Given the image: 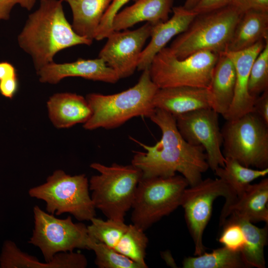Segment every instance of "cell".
<instances>
[{
	"label": "cell",
	"mask_w": 268,
	"mask_h": 268,
	"mask_svg": "<svg viewBox=\"0 0 268 268\" xmlns=\"http://www.w3.org/2000/svg\"><path fill=\"white\" fill-rule=\"evenodd\" d=\"M153 104L155 108L164 110L174 117L199 109L211 108L208 88L192 86L159 88Z\"/></svg>",
	"instance_id": "16"
},
{
	"label": "cell",
	"mask_w": 268,
	"mask_h": 268,
	"mask_svg": "<svg viewBox=\"0 0 268 268\" xmlns=\"http://www.w3.org/2000/svg\"><path fill=\"white\" fill-rule=\"evenodd\" d=\"M226 121L221 129L224 157L247 167L268 168V125L253 112Z\"/></svg>",
	"instance_id": "9"
},
{
	"label": "cell",
	"mask_w": 268,
	"mask_h": 268,
	"mask_svg": "<svg viewBox=\"0 0 268 268\" xmlns=\"http://www.w3.org/2000/svg\"><path fill=\"white\" fill-rule=\"evenodd\" d=\"M200 0H186L184 5L185 8L189 10H192L197 4Z\"/></svg>",
	"instance_id": "41"
},
{
	"label": "cell",
	"mask_w": 268,
	"mask_h": 268,
	"mask_svg": "<svg viewBox=\"0 0 268 268\" xmlns=\"http://www.w3.org/2000/svg\"><path fill=\"white\" fill-rule=\"evenodd\" d=\"M189 184L182 175L142 177L136 187L132 208L133 224L145 231L181 206Z\"/></svg>",
	"instance_id": "7"
},
{
	"label": "cell",
	"mask_w": 268,
	"mask_h": 268,
	"mask_svg": "<svg viewBox=\"0 0 268 268\" xmlns=\"http://www.w3.org/2000/svg\"><path fill=\"white\" fill-rule=\"evenodd\" d=\"M245 10L235 3L198 14L188 28L169 48L179 59L199 52H225L236 26Z\"/></svg>",
	"instance_id": "4"
},
{
	"label": "cell",
	"mask_w": 268,
	"mask_h": 268,
	"mask_svg": "<svg viewBox=\"0 0 268 268\" xmlns=\"http://www.w3.org/2000/svg\"><path fill=\"white\" fill-rule=\"evenodd\" d=\"M87 226L88 236L93 240L114 248L128 229L124 221L93 217Z\"/></svg>",
	"instance_id": "29"
},
{
	"label": "cell",
	"mask_w": 268,
	"mask_h": 268,
	"mask_svg": "<svg viewBox=\"0 0 268 268\" xmlns=\"http://www.w3.org/2000/svg\"><path fill=\"white\" fill-rule=\"evenodd\" d=\"M17 75L0 80V93L3 96L12 99L18 89Z\"/></svg>",
	"instance_id": "36"
},
{
	"label": "cell",
	"mask_w": 268,
	"mask_h": 268,
	"mask_svg": "<svg viewBox=\"0 0 268 268\" xmlns=\"http://www.w3.org/2000/svg\"><path fill=\"white\" fill-rule=\"evenodd\" d=\"M88 249L95 253V264L99 268H143L114 248L90 238Z\"/></svg>",
	"instance_id": "30"
},
{
	"label": "cell",
	"mask_w": 268,
	"mask_h": 268,
	"mask_svg": "<svg viewBox=\"0 0 268 268\" xmlns=\"http://www.w3.org/2000/svg\"><path fill=\"white\" fill-rule=\"evenodd\" d=\"M222 225L223 229L218 238L219 242L232 251L240 252L246 243L245 235L240 225L235 220L228 217Z\"/></svg>",
	"instance_id": "32"
},
{
	"label": "cell",
	"mask_w": 268,
	"mask_h": 268,
	"mask_svg": "<svg viewBox=\"0 0 268 268\" xmlns=\"http://www.w3.org/2000/svg\"><path fill=\"white\" fill-rule=\"evenodd\" d=\"M130 0H113L105 12L97 28L94 39L101 40L113 32L112 24L115 15Z\"/></svg>",
	"instance_id": "33"
},
{
	"label": "cell",
	"mask_w": 268,
	"mask_h": 268,
	"mask_svg": "<svg viewBox=\"0 0 268 268\" xmlns=\"http://www.w3.org/2000/svg\"><path fill=\"white\" fill-rule=\"evenodd\" d=\"M92 42L74 32L61 0H40L17 36L19 47L30 56L36 71L53 62L61 51L79 45L90 46Z\"/></svg>",
	"instance_id": "2"
},
{
	"label": "cell",
	"mask_w": 268,
	"mask_h": 268,
	"mask_svg": "<svg viewBox=\"0 0 268 268\" xmlns=\"http://www.w3.org/2000/svg\"><path fill=\"white\" fill-rule=\"evenodd\" d=\"M36 71L41 82L50 84H57L68 77H79L109 83H115L120 79L117 73L99 57L79 59L64 63L53 62Z\"/></svg>",
	"instance_id": "15"
},
{
	"label": "cell",
	"mask_w": 268,
	"mask_h": 268,
	"mask_svg": "<svg viewBox=\"0 0 268 268\" xmlns=\"http://www.w3.org/2000/svg\"><path fill=\"white\" fill-rule=\"evenodd\" d=\"M268 42V40H261L242 50L224 52L233 62L236 70L233 99L229 110L223 116L226 120L236 119L252 112L256 98L252 97L248 91L251 68L255 59Z\"/></svg>",
	"instance_id": "14"
},
{
	"label": "cell",
	"mask_w": 268,
	"mask_h": 268,
	"mask_svg": "<svg viewBox=\"0 0 268 268\" xmlns=\"http://www.w3.org/2000/svg\"><path fill=\"white\" fill-rule=\"evenodd\" d=\"M268 40V12L248 9L237 23L226 51L242 50Z\"/></svg>",
	"instance_id": "23"
},
{
	"label": "cell",
	"mask_w": 268,
	"mask_h": 268,
	"mask_svg": "<svg viewBox=\"0 0 268 268\" xmlns=\"http://www.w3.org/2000/svg\"><path fill=\"white\" fill-rule=\"evenodd\" d=\"M89 191L85 174L71 176L57 170L45 183L31 188L28 194L31 198L44 201L48 213L57 215L69 213L82 221H90L96 216Z\"/></svg>",
	"instance_id": "6"
},
{
	"label": "cell",
	"mask_w": 268,
	"mask_h": 268,
	"mask_svg": "<svg viewBox=\"0 0 268 268\" xmlns=\"http://www.w3.org/2000/svg\"><path fill=\"white\" fill-rule=\"evenodd\" d=\"M248 88L254 98L268 89V42L252 64Z\"/></svg>",
	"instance_id": "31"
},
{
	"label": "cell",
	"mask_w": 268,
	"mask_h": 268,
	"mask_svg": "<svg viewBox=\"0 0 268 268\" xmlns=\"http://www.w3.org/2000/svg\"><path fill=\"white\" fill-rule=\"evenodd\" d=\"M36 0H20L19 5L27 10H31L34 6Z\"/></svg>",
	"instance_id": "40"
},
{
	"label": "cell",
	"mask_w": 268,
	"mask_h": 268,
	"mask_svg": "<svg viewBox=\"0 0 268 268\" xmlns=\"http://www.w3.org/2000/svg\"><path fill=\"white\" fill-rule=\"evenodd\" d=\"M47 107L51 122L60 129L84 124L92 115L86 98L76 93L55 94L47 101Z\"/></svg>",
	"instance_id": "21"
},
{
	"label": "cell",
	"mask_w": 268,
	"mask_h": 268,
	"mask_svg": "<svg viewBox=\"0 0 268 268\" xmlns=\"http://www.w3.org/2000/svg\"><path fill=\"white\" fill-rule=\"evenodd\" d=\"M69 5L71 26L78 35L93 40L101 20L113 0H61Z\"/></svg>",
	"instance_id": "24"
},
{
	"label": "cell",
	"mask_w": 268,
	"mask_h": 268,
	"mask_svg": "<svg viewBox=\"0 0 268 268\" xmlns=\"http://www.w3.org/2000/svg\"><path fill=\"white\" fill-rule=\"evenodd\" d=\"M234 0H200L192 10L200 14L218 9L233 3Z\"/></svg>",
	"instance_id": "35"
},
{
	"label": "cell",
	"mask_w": 268,
	"mask_h": 268,
	"mask_svg": "<svg viewBox=\"0 0 268 268\" xmlns=\"http://www.w3.org/2000/svg\"><path fill=\"white\" fill-rule=\"evenodd\" d=\"M34 227L28 243L39 248L45 262H50L59 253L75 249H88L90 237L87 226L74 223L70 216L56 217L38 205L33 207Z\"/></svg>",
	"instance_id": "10"
},
{
	"label": "cell",
	"mask_w": 268,
	"mask_h": 268,
	"mask_svg": "<svg viewBox=\"0 0 268 268\" xmlns=\"http://www.w3.org/2000/svg\"><path fill=\"white\" fill-rule=\"evenodd\" d=\"M172 16L165 22L153 25L151 40L141 53L137 69L149 68L154 56L175 36L184 32L198 14L184 6L173 7Z\"/></svg>",
	"instance_id": "17"
},
{
	"label": "cell",
	"mask_w": 268,
	"mask_h": 268,
	"mask_svg": "<svg viewBox=\"0 0 268 268\" xmlns=\"http://www.w3.org/2000/svg\"><path fill=\"white\" fill-rule=\"evenodd\" d=\"M223 167H218L214 171L218 178L223 180L237 196H240L251 183L268 173V168L263 169H253L243 166L237 160L225 158Z\"/></svg>",
	"instance_id": "26"
},
{
	"label": "cell",
	"mask_w": 268,
	"mask_h": 268,
	"mask_svg": "<svg viewBox=\"0 0 268 268\" xmlns=\"http://www.w3.org/2000/svg\"><path fill=\"white\" fill-rule=\"evenodd\" d=\"M153 25L146 22L130 30L114 31L100 50L98 57L118 74L120 79L132 75L137 69L144 45L150 37Z\"/></svg>",
	"instance_id": "13"
},
{
	"label": "cell",
	"mask_w": 268,
	"mask_h": 268,
	"mask_svg": "<svg viewBox=\"0 0 268 268\" xmlns=\"http://www.w3.org/2000/svg\"><path fill=\"white\" fill-rule=\"evenodd\" d=\"M219 197L225 200L222 210L237 199L229 186L218 178L202 180L196 185L187 187L183 193L181 206L184 209L186 223L194 242L195 256L205 252L203 232L211 215L213 203Z\"/></svg>",
	"instance_id": "11"
},
{
	"label": "cell",
	"mask_w": 268,
	"mask_h": 268,
	"mask_svg": "<svg viewBox=\"0 0 268 268\" xmlns=\"http://www.w3.org/2000/svg\"><path fill=\"white\" fill-rule=\"evenodd\" d=\"M158 89L147 68L142 71L137 83L127 90L109 95L87 94L86 99L92 115L83 128L87 130L112 129L134 117L149 118L155 109L153 100Z\"/></svg>",
	"instance_id": "3"
},
{
	"label": "cell",
	"mask_w": 268,
	"mask_h": 268,
	"mask_svg": "<svg viewBox=\"0 0 268 268\" xmlns=\"http://www.w3.org/2000/svg\"><path fill=\"white\" fill-rule=\"evenodd\" d=\"M219 54L208 51L178 59L169 47L161 50L149 67L153 82L159 88L192 86L208 88Z\"/></svg>",
	"instance_id": "8"
},
{
	"label": "cell",
	"mask_w": 268,
	"mask_h": 268,
	"mask_svg": "<svg viewBox=\"0 0 268 268\" xmlns=\"http://www.w3.org/2000/svg\"><path fill=\"white\" fill-rule=\"evenodd\" d=\"M228 217L236 221L242 228L246 243L240 253L248 267L266 268L264 248L267 243L268 224L259 228L247 219L232 215Z\"/></svg>",
	"instance_id": "25"
},
{
	"label": "cell",
	"mask_w": 268,
	"mask_h": 268,
	"mask_svg": "<svg viewBox=\"0 0 268 268\" xmlns=\"http://www.w3.org/2000/svg\"><path fill=\"white\" fill-rule=\"evenodd\" d=\"M173 2L174 0H136L115 15L112 30H126L142 21L153 25L165 22L169 19Z\"/></svg>",
	"instance_id": "20"
},
{
	"label": "cell",
	"mask_w": 268,
	"mask_h": 268,
	"mask_svg": "<svg viewBox=\"0 0 268 268\" xmlns=\"http://www.w3.org/2000/svg\"><path fill=\"white\" fill-rule=\"evenodd\" d=\"M218 115L212 108H205L175 117L182 137L190 144L203 148L213 171L223 167L225 161L221 149L223 139Z\"/></svg>",
	"instance_id": "12"
},
{
	"label": "cell",
	"mask_w": 268,
	"mask_h": 268,
	"mask_svg": "<svg viewBox=\"0 0 268 268\" xmlns=\"http://www.w3.org/2000/svg\"><path fill=\"white\" fill-rule=\"evenodd\" d=\"M90 166L99 173L92 176L89 181L94 207L108 219L124 221L142 177L141 171L132 164L106 166L94 162Z\"/></svg>",
	"instance_id": "5"
},
{
	"label": "cell",
	"mask_w": 268,
	"mask_h": 268,
	"mask_svg": "<svg viewBox=\"0 0 268 268\" xmlns=\"http://www.w3.org/2000/svg\"><path fill=\"white\" fill-rule=\"evenodd\" d=\"M20 2V0H0V21L9 19L12 8Z\"/></svg>",
	"instance_id": "38"
},
{
	"label": "cell",
	"mask_w": 268,
	"mask_h": 268,
	"mask_svg": "<svg viewBox=\"0 0 268 268\" xmlns=\"http://www.w3.org/2000/svg\"><path fill=\"white\" fill-rule=\"evenodd\" d=\"M235 3L245 11L248 9H255L268 12V0H234Z\"/></svg>",
	"instance_id": "37"
},
{
	"label": "cell",
	"mask_w": 268,
	"mask_h": 268,
	"mask_svg": "<svg viewBox=\"0 0 268 268\" xmlns=\"http://www.w3.org/2000/svg\"><path fill=\"white\" fill-rule=\"evenodd\" d=\"M252 112L268 125V89L255 99Z\"/></svg>",
	"instance_id": "34"
},
{
	"label": "cell",
	"mask_w": 268,
	"mask_h": 268,
	"mask_svg": "<svg viewBox=\"0 0 268 268\" xmlns=\"http://www.w3.org/2000/svg\"><path fill=\"white\" fill-rule=\"evenodd\" d=\"M235 82L236 70L233 62L224 52L219 54L208 89L211 108L223 116L232 102Z\"/></svg>",
	"instance_id": "22"
},
{
	"label": "cell",
	"mask_w": 268,
	"mask_h": 268,
	"mask_svg": "<svg viewBox=\"0 0 268 268\" xmlns=\"http://www.w3.org/2000/svg\"><path fill=\"white\" fill-rule=\"evenodd\" d=\"M184 268H246L240 252L232 251L224 246L205 252L195 257H188L182 262Z\"/></svg>",
	"instance_id": "27"
},
{
	"label": "cell",
	"mask_w": 268,
	"mask_h": 268,
	"mask_svg": "<svg viewBox=\"0 0 268 268\" xmlns=\"http://www.w3.org/2000/svg\"><path fill=\"white\" fill-rule=\"evenodd\" d=\"M148 239L144 231L134 225H129L125 233L114 248L143 268H147L145 261Z\"/></svg>",
	"instance_id": "28"
},
{
	"label": "cell",
	"mask_w": 268,
	"mask_h": 268,
	"mask_svg": "<svg viewBox=\"0 0 268 268\" xmlns=\"http://www.w3.org/2000/svg\"><path fill=\"white\" fill-rule=\"evenodd\" d=\"M160 129L162 136L154 145L133 140L145 150L134 151L132 164L142 172L143 178L169 177L180 173L189 186L196 185L209 168L206 155L201 146L187 142L179 132L175 118L155 108L149 118Z\"/></svg>",
	"instance_id": "1"
},
{
	"label": "cell",
	"mask_w": 268,
	"mask_h": 268,
	"mask_svg": "<svg viewBox=\"0 0 268 268\" xmlns=\"http://www.w3.org/2000/svg\"><path fill=\"white\" fill-rule=\"evenodd\" d=\"M268 179L264 178L258 183L250 184L232 204L221 211L220 225L230 215L252 223L263 221L268 224Z\"/></svg>",
	"instance_id": "19"
},
{
	"label": "cell",
	"mask_w": 268,
	"mask_h": 268,
	"mask_svg": "<svg viewBox=\"0 0 268 268\" xmlns=\"http://www.w3.org/2000/svg\"><path fill=\"white\" fill-rule=\"evenodd\" d=\"M87 266L85 256L73 251L57 253L50 262L41 263L11 240L3 243L0 255V268H85Z\"/></svg>",
	"instance_id": "18"
},
{
	"label": "cell",
	"mask_w": 268,
	"mask_h": 268,
	"mask_svg": "<svg viewBox=\"0 0 268 268\" xmlns=\"http://www.w3.org/2000/svg\"><path fill=\"white\" fill-rule=\"evenodd\" d=\"M16 75V68L12 64L6 61L0 62V80Z\"/></svg>",
	"instance_id": "39"
}]
</instances>
